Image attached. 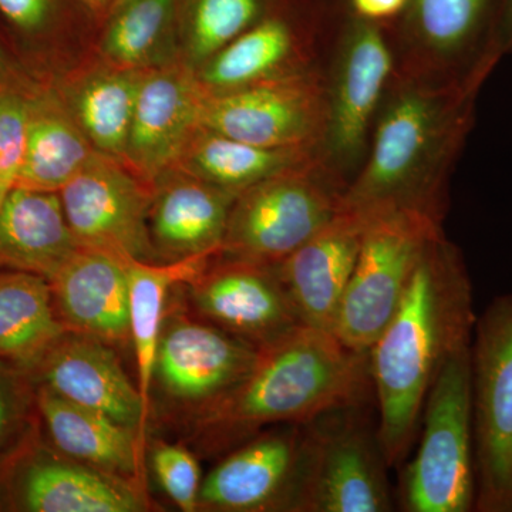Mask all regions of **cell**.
<instances>
[{
    "label": "cell",
    "mask_w": 512,
    "mask_h": 512,
    "mask_svg": "<svg viewBox=\"0 0 512 512\" xmlns=\"http://www.w3.org/2000/svg\"><path fill=\"white\" fill-rule=\"evenodd\" d=\"M466 259L446 234L424 249L399 308L369 350L379 409L377 436L389 467L406 461L431 386L476 325Z\"/></svg>",
    "instance_id": "6da1fadb"
},
{
    "label": "cell",
    "mask_w": 512,
    "mask_h": 512,
    "mask_svg": "<svg viewBox=\"0 0 512 512\" xmlns=\"http://www.w3.org/2000/svg\"><path fill=\"white\" fill-rule=\"evenodd\" d=\"M483 86L394 73L343 207L366 217L412 211L444 222L450 178L473 130Z\"/></svg>",
    "instance_id": "7a4b0ae2"
},
{
    "label": "cell",
    "mask_w": 512,
    "mask_h": 512,
    "mask_svg": "<svg viewBox=\"0 0 512 512\" xmlns=\"http://www.w3.org/2000/svg\"><path fill=\"white\" fill-rule=\"evenodd\" d=\"M370 393L369 353L348 348L328 330L298 325L259 346L244 379L197 417V427L211 443L238 446L265 427L363 406Z\"/></svg>",
    "instance_id": "3957f363"
},
{
    "label": "cell",
    "mask_w": 512,
    "mask_h": 512,
    "mask_svg": "<svg viewBox=\"0 0 512 512\" xmlns=\"http://www.w3.org/2000/svg\"><path fill=\"white\" fill-rule=\"evenodd\" d=\"M394 67L386 25L355 15L338 25L323 64L326 121L316 154L346 190L369 153Z\"/></svg>",
    "instance_id": "277c9868"
},
{
    "label": "cell",
    "mask_w": 512,
    "mask_h": 512,
    "mask_svg": "<svg viewBox=\"0 0 512 512\" xmlns=\"http://www.w3.org/2000/svg\"><path fill=\"white\" fill-rule=\"evenodd\" d=\"M416 454L400 478L406 512H471L476 505L470 345L458 350L431 386Z\"/></svg>",
    "instance_id": "5b68a950"
},
{
    "label": "cell",
    "mask_w": 512,
    "mask_h": 512,
    "mask_svg": "<svg viewBox=\"0 0 512 512\" xmlns=\"http://www.w3.org/2000/svg\"><path fill=\"white\" fill-rule=\"evenodd\" d=\"M346 188L318 157L239 192L221 254L278 265L343 207Z\"/></svg>",
    "instance_id": "8992f818"
},
{
    "label": "cell",
    "mask_w": 512,
    "mask_h": 512,
    "mask_svg": "<svg viewBox=\"0 0 512 512\" xmlns=\"http://www.w3.org/2000/svg\"><path fill=\"white\" fill-rule=\"evenodd\" d=\"M500 0H410L387 23L394 73L434 83L487 82L501 62L495 45Z\"/></svg>",
    "instance_id": "52a82bcc"
},
{
    "label": "cell",
    "mask_w": 512,
    "mask_h": 512,
    "mask_svg": "<svg viewBox=\"0 0 512 512\" xmlns=\"http://www.w3.org/2000/svg\"><path fill=\"white\" fill-rule=\"evenodd\" d=\"M365 237L333 335L356 352L369 353L399 308L424 249L443 234V222L412 211L367 217Z\"/></svg>",
    "instance_id": "ba28073f"
},
{
    "label": "cell",
    "mask_w": 512,
    "mask_h": 512,
    "mask_svg": "<svg viewBox=\"0 0 512 512\" xmlns=\"http://www.w3.org/2000/svg\"><path fill=\"white\" fill-rule=\"evenodd\" d=\"M477 512H512V291L478 316L470 343Z\"/></svg>",
    "instance_id": "9c48e42d"
},
{
    "label": "cell",
    "mask_w": 512,
    "mask_h": 512,
    "mask_svg": "<svg viewBox=\"0 0 512 512\" xmlns=\"http://www.w3.org/2000/svg\"><path fill=\"white\" fill-rule=\"evenodd\" d=\"M363 406L323 414L305 424L296 512H390L386 457Z\"/></svg>",
    "instance_id": "30bf717a"
},
{
    "label": "cell",
    "mask_w": 512,
    "mask_h": 512,
    "mask_svg": "<svg viewBox=\"0 0 512 512\" xmlns=\"http://www.w3.org/2000/svg\"><path fill=\"white\" fill-rule=\"evenodd\" d=\"M335 32L315 0H279L195 76L205 92L224 93L312 72L325 64Z\"/></svg>",
    "instance_id": "8fae6325"
},
{
    "label": "cell",
    "mask_w": 512,
    "mask_h": 512,
    "mask_svg": "<svg viewBox=\"0 0 512 512\" xmlns=\"http://www.w3.org/2000/svg\"><path fill=\"white\" fill-rule=\"evenodd\" d=\"M144 487L57 451L42 427L0 470V511L140 512Z\"/></svg>",
    "instance_id": "7c38bea8"
},
{
    "label": "cell",
    "mask_w": 512,
    "mask_h": 512,
    "mask_svg": "<svg viewBox=\"0 0 512 512\" xmlns=\"http://www.w3.org/2000/svg\"><path fill=\"white\" fill-rule=\"evenodd\" d=\"M258 348L201 316L192 318L184 309L167 306L153 390L165 402L200 417L244 379Z\"/></svg>",
    "instance_id": "4fadbf2b"
},
{
    "label": "cell",
    "mask_w": 512,
    "mask_h": 512,
    "mask_svg": "<svg viewBox=\"0 0 512 512\" xmlns=\"http://www.w3.org/2000/svg\"><path fill=\"white\" fill-rule=\"evenodd\" d=\"M326 121L323 67L312 72L207 93L202 127L266 147L318 150Z\"/></svg>",
    "instance_id": "5bb4252c"
},
{
    "label": "cell",
    "mask_w": 512,
    "mask_h": 512,
    "mask_svg": "<svg viewBox=\"0 0 512 512\" xmlns=\"http://www.w3.org/2000/svg\"><path fill=\"white\" fill-rule=\"evenodd\" d=\"M59 194L79 247L158 262L148 228L153 185L123 161L94 154Z\"/></svg>",
    "instance_id": "9a60e30c"
},
{
    "label": "cell",
    "mask_w": 512,
    "mask_h": 512,
    "mask_svg": "<svg viewBox=\"0 0 512 512\" xmlns=\"http://www.w3.org/2000/svg\"><path fill=\"white\" fill-rule=\"evenodd\" d=\"M305 424L262 430L238 444L202 480L198 510L296 511Z\"/></svg>",
    "instance_id": "2e32d148"
},
{
    "label": "cell",
    "mask_w": 512,
    "mask_h": 512,
    "mask_svg": "<svg viewBox=\"0 0 512 512\" xmlns=\"http://www.w3.org/2000/svg\"><path fill=\"white\" fill-rule=\"evenodd\" d=\"M184 286L201 318L256 346L302 325L276 265L231 258L220 252Z\"/></svg>",
    "instance_id": "e0dca14e"
},
{
    "label": "cell",
    "mask_w": 512,
    "mask_h": 512,
    "mask_svg": "<svg viewBox=\"0 0 512 512\" xmlns=\"http://www.w3.org/2000/svg\"><path fill=\"white\" fill-rule=\"evenodd\" d=\"M207 92L181 63L147 70L141 80L123 163L147 184L171 170L202 127Z\"/></svg>",
    "instance_id": "ac0fdd59"
},
{
    "label": "cell",
    "mask_w": 512,
    "mask_h": 512,
    "mask_svg": "<svg viewBox=\"0 0 512 512\" xmlns=\"http://www.w3.org/2000/svg\"><path fill=\"white\" fill-rule=\"evenodd\" d=\"M36 386L147 434L148 410L114 346L66 332L28 370Z\"/></svg>",
    "instance_id": "d6986e66"
},
{
    "label": "cell",
    "mask_w": 512,
    "mask_h": 512,
    "mask_svg": "<svg viewBox=\"0 0 512 512\" xmlns=\"http://www.w3.org/2000/svg\"><path fill=\"white\" fill-rule=\"evenodd\" d=\"M366 215L342 210L302 247L276 265L279 279L302 325L333 333L365 237Z\"/></svg>",
    "instance_id": "ffe728a7"
},
{
    "label": "cell",
    "mask_w": 512,
    "mask_h": 512,
    "mask_svg": "<svg viewBox=\"0 0 512 512\" xmlns=\"http://www.w3.org/2000/svg\"><path fill=\"white\" fill-rule=\"evenodd\" d=\"M237 195L183 171H165L153 184L148 228L158 262L220 254Z\"/></svg>",
    "instance_id": "44dd1931"
},
{
    "label": "cell",
    "mask_w": 512,
    "mask_h": 512,
    "mask_svg": "<svg viewBox=\"0 0 512 512\" xmlns=\"http://www.w3.org/2000/svg\"><path fill=\"white\" fill-rule=\"evenodd\" d=\"M49 282L64 329L111 346L130 345L124 258L79 247Z\"/></svg>",
    "instance_id": "7402d4cb"
},
{
    "label": "cell",
    "mask_w": 512,
    "mask_h": 512,
    "mask_svg": "<svg viewBox=\"0 0 512 512\" xmlns=\"http://www.w3.org/2000/svg\"><path fill=\"white\" fill-rule=\"evenodd\" d=\"M144 73L92 52L50 82L94 150L123 161Z\"/></svg>",
    "instance_id": "603a6c76"
},
{
    "label": "cell",
    "mask_w": 512,
    "mask_h": 512,
    "mask_svg": "<svg viewBox=\"0 0 512 512\" xmlns=\"http://www.w3.org/2000/svg\"><path fill=\"white\" fill-rule=\"evenodd\" d=\"M37 413L47 441L64 456L144 487L146 439L106 414L36 386Z\"/></svg>",
    "instance_id": "cb8c5ba5"
},
{
    "label": "cell",
    "mask_w": 512,
    "mask_h": 512,
    "mask_svg": "<svg viewBox=\"0 0 512 512\" xmlns=\"http://www.w3.org/2000/svg\"><path fill=\"white\" fill-rule=\"evenodd\" d=\"M79 249L59 192L16 187L0 208V269L52 279Z\"/></svg>",
    "instance_id": "d4e9b609"
},
{
    "label": "cell",
    "mask_w": 512,
    "mask_h": 512,
    "mask_svg": "<svg viewBox=\"0 0 512 512\" xmlns=\"http://www.w3.org/2000/svg\"><path fill=\"white\" fill-rule=\"evenodd\" d=\"M96 153L50 80L28 87L25 153L16 187L60 192Z\"/></svg>",
    "instance_id": "484cf974"
},
{
    "label": "cell",
    "mask_w": 512,
    "mask_h": 512,
    "mask_svg": "<svg viewBox=\"0 0 512 512\" xmlns=\"http://www.w3.org/2000/svg\"><path fill=\"white\" fill-rule=\"evenodd\" d=\"M215 255H198L174 262H144L124 258L128 276L130 340L137 363V386L150 412L158 340L168 298L173 289L188 284Z\"/></svg>",
    "instance_id": "4316f807"
},
{
    "label": "cell",
    "mask_w": 512,
    "mask_h": 512,
    "mask_svg": "<svg viewBox=\"0 0 512 512\" xmlns=\"http://www.w3.org/2000/svg\"><path fill=\"white\" fill-rule=\"evenodd\" d=\"M316 157L312 148L258 146L201 127L173 168L238 195Z\"/></svg>",
    "instance_id": "83f0119b"
},
{
    "label": "cell",
    "mask_w": 512,
    "mask_h": 512,
    "mask_svg": "<svg viewBox=\"0 0 512 512\" xmlns=\"http://www.w3.org/2000/svg\"><path fill=\"white\" fill-rule=\"evenodd\" d=\"M93 52L141 72L180 63L178 0H128L117 6L100 26Z\"/></svg>",
    "instance_id": "f1b7e54d"
},
{
    "label": "cell",
    "mask_w": 512,
    "mask_h": 512,
    "mask_svg": "<svg viewBox=\"0 0 512 512\" xmlns=\"http://www.w3.org/2000/svg\"><path fill=\"white\" fill-rule=\"evenodd\" d=\"M64 332L49 279L0 269V360L29 370Z\"/></svg>",
    "instance_id": "f546056e"
},
{
    "label": "cell",
    "mask_w": 512,
    "mask_h": 512,
    "mask_svg": "<svg viewBox=\"0 0 512 512\" xmlns=\"http://www.w3.org/2000/svg\"><path fill=\"white\" fill-rule=\"evenodd\" d=\"M0 23L25 45L43 47L53 79L93 52L99 32L80 0H0Z\"/></svg>",
    "instance_id": "4dcf8cb0"
},
{
    "label": "cell",
    "mask_w": 512,
    "mask_h": 512,
    "mask_svg": "<svg viewBox=\"0 0 512 512\" xmlns=\"http://www.w3.org/2000/svg\"><path fill=\"white\" fill-rule=\"evenodd\" d=\"M279 0H178L180 63L197 72Z\"/></svg>",
    "instance_id": "1f68e13d"
},
{
    "label": "cell",
    "mask_w": 512,
    "mask_h": 512,
    "mask_svg": "<svg viewBox=\"0 0 512 512\" xmlns=\"http://www.w3.org/2000/svg\"><path fill=\"white\" fill-rule=\"evenodd\" d=\"M39 429L32 376L25 367L0 360V470Z\"/></svg>",
    "instance_id": "d6a6232c"
},
{
    "label": "cell",
    "mask_w": 512,
    "mask_h": 512,
    "mask_svg": "<svg viewBox=\"0 0 512 512\" xmlns=\"http://www.w3.org/2000/svg\"><path fill=\"white\" fill-rule=\"evenodd\" d=\"M28 87L0 84V208L18 185L25 153Z\"/></svg>",
    "instance_id": "836d02e7"
},
{
    "label": "cell",
    "mask_w": 512,
    "mask_h": 512,
    "mask_svg": "<svg viewBox=\"0 0 512 512\" xmlns=\"http://www.w3.org/2000/svg\"><path fill=\"white\" fill-rule=\"evenodd\" d=\"M150 460L165 495L181 511H197L202 478L200 464L194 454L181 444L154 441Z\"/></svg>",
    "instance_id": "e575fe53"
},
{
    "label": "cell",
    "mask_w": 512,
    "mask_h": 512,
    "mask_svg": "<svg viewBox=\"0 0 512 512\" xmlns=\"http://www.w3.org/2000/svg\"><path fill=\"white\" fill-rule=\"evenodd\" d=\"M410 0H350L352 15L369 22L392 23L399 19Z\"/></svg>",
    "instance_id": "d590c367"
},
{
    "label": "cell",
    "mask_w": 512,
    "mask_h": 512,
    "mask_svg": "<svg viewBox=\"0 0 512 512\" xmlns=\"http://www.w3.org/2000/svg\"><path fill=\"white\" fill-rule=\"evenodd\" d=\"M495 45L501 57L512 55V0H500Z\"/></svg>",
    "instance_id": "8d00e7d4"
},
{
    "label": "cell",
    "mask_w": 512,
    "mask_h": 512,
    "mask_svg": "<svg viewBox=\"0 0 512 512\" xmlns=\"http://www.w3.org/2000/svg\"><path fill=\"white\" fill-rule=\"evenodd\" d=\"M116 0H80L84 10H86L89 18L92 19L97 30L103 25L104 20L109 18L111 9Z\"/></svg>",
    "instance_id": "74e56055"
},
{
    "label": "cell",
    "mask_w": 512,
    "mask_h": 512,
    "mask_svg": "<svg viewBox=\"0 0 512 512\" xmlns=\"http://www.w3.org/2000/svg\"><path fill=\"white\" fill-rule=\"evenodd\" d=\"M6 77H8V60H6L5 53L0 49V84H5Z\"/></svg>",
    "instance_id": "f35d334b"
},
{
    "label": "cell",
    "mask_w": 512,
    "mask_h": 512,
    "mask_svg": "<svg viewBox=\"0 0 512 512\" xmlns=\"http://www.w3.org/2000/svg\"><path fill=\"white\" fill-rule=\"evenodd\" d=\"M126 2H128V0H116V2H114L113 9H116L117 6L123 5V3H126ZM113 9H111V10H113Z\"/></svg>",
    "instance_id": "ab89813d"
}]
</instances>
